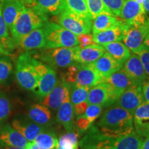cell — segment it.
Listing matches in <instances>:
<instances>
[{
  "mask_svg": "<svg viewBox=\"0 0 149 149\" xmlns=\"http://www.w3.org/2000/svg\"><path fill=\"white\" fill-rule=\"evenodd\" d=\"M0 3L3 18L10 32L19 14L27 4L22 0H0Z\"/></svg>",
  "mask_w": 149,
  "mask_h": 149,
  "instance_id": "18",
  "label": "cell"
},
{
  "mask_svg": "<svg viewBox=\"0 0 149 149\" xmlns=\"http://www.w3.org/2000/svg\"><path fill=\"white\" fill-rule=\"evenodd\" d=\"M106 51L100 44H93L81 48L78 45L74 54V61L79 64H91L102 57Z\"/></svg>",
  "mask_w": 149,
  "mask_h": 149,
  "instance_id": "17",
  "label": "cell"
},
{
  "mask_svg": "<svg viewBox=\"0 0 149 149\" xmlns=\"http://www.w3.org/2000/svg\"><path fill=\"white\" fill-rule=\"evenodd\" d=\"M1 147L2 148V149H28L27 148H24V147H17V146H3Z\"/></svg>",
  "mask_w": 149,
  "mask_h": 149,
  "instance_id": "48",
  "label": "cell"
},
{
  "mask_svg": "<svg viewBox=\"0 0 149 149\" xmlns=\"http://www.w3.org/2000/svg\"><path fill=\"white\" fill-rule=\"evenodd\" d=\"M144 102L141 86L133 85L124 91L113 105L122 108L133 115L136 109Z\"/></svg>",
  "mask_w": 149,
  "mask_h": 149,
  "instance_id": "12",
  "label": "cell"
},
{
  "mask_svg": "<svg viewBox=\"0 0 149 149\" xmlns=\"http://www.w3.org/2000/svg\"><path fill=\"white\" fill-rule=\"evenodd\" d=\"M12 126L15 129L22 133L28 141L31 142L35 137L40 134L44 127L35 122H29L24 120H15L12 122Z\"/></svg>",
  "mask_w": 149,
  "mask_h": 149,
  "instance_id": "23",
  "label": "cell"
},
{
  "mask_svg": "<svg viewBox=\"0 0 149 149\" xmlns=\"http://www.w3.org/2000/svg\"><path fill=\"white\" fill-rule=\"evenodd\" d=\"M148 137V138H149V129L148 130V133H147V135H146V138Z\"/></svg>",
  "mask_w": 149,
  "mask_h": 149,
  "instance_id": "54",
  "label": "cell"
},
{
  "mask_svg": "<svg viewBox=\"0 0 149 149\" xmlns=\"http://www.w3.org/2000/svg\"><path fill=\"white\" fill-rule=\"evenodd\" d=\"M115 138L105 135L97 126L92 125L79 141L81 149H109Z\"/></svg>",
  "mask_w": 149,
  "mask_h": 149,
  "instance_id": "10",
  "label": "cell"
},
{
  "mask_svg": "<svg viewBox=\"0 0 149 149\" xmlns=\"http://www.w3.org/2000/svg\"><path fill=\"white\" fill-rule=\"evenodd\" d=\"M46 46V36L44 27L37 28L20 40L17 46L25 51L42 49Z\"/></svg>",
  "mask_w": 149,
  "mask_h": 149,
  "instance_id": "16",
  "label": "cell"
},
{
  "mask_svg": "<svg viewBox=\"0 0 149 149\" xmlns=\"http://www.w3.org/2000/svg\"><path fill=\"white\" fill-rule=\"evenodd\" d=\"M105 51L113 58L124 64L131 55V52L124 43L120 41L111 42L102 45Z\"/></svg>",
  "mask_w": 149,
  "mask_h": 149,
  "instance_id": "28",
  "label": "cell"
},
{
  "mask_svg": "<svg viewBox=\"0 0 149 149\" xmlns=\"http://www.w3.org/2000/svg\"><path fill=\"white\" fill-rule=\"evenodd\" d=\"M22 1H24L27 5L33 4V0H22Z\"/></svg>",
  "mask_w": 149,
  "mask_h": 149,
  "instance_id": "52",
  "label": "cell"
},
{
  "mask_svg": "<svg viewBox=\"0 0 149 149\" xmlns=\"http://www.w3.org/2000/svg\"><path fill=\"white\" fill-rule=\"evenodd\" d=\"M135 1H137V2L140 5L141 7H142V8H144V6H143V3H144V0H135Z\"/></svg>",
  "mask_w": 149,
  "mask_h": 149,
  "instance_id": "53",
  "label": "cell"
},
{
  "mask_svg": "<svg viewBox=\"0 0 149 149\" xmlns=\"http://www.w3.org/2000/svg\"><path fill=\"white\" fill-rule=\"evenodd\" d=\"M89 89L90 88L77 84H70V100L72 106L86 102Z\"/></svg>",
  "mask_w": 149,
  "mask_h": 149,
  "instance_id": "34",
  "label": "cell"
},
{
  "mask_svg": "<svg viewBox=\"0 0 149 149\" xmlns=\"http://www.w3.org/2000/svg\"><path fill=\"white\" fill-rule=\"evenodd\" d=\"M122 69L130 78L134 85L141 86L148 77L140 59L136 53L131 54L129 58L124 61Z\"/></svg>",
  "mask_w": 149,
  "mask_h": 149,
  "instance_id": "14",
  "label": "cell"
},
{
  "mask_svg": "<svg viewBox=\"0 0 149 149\" xmlns=\"http://www.w3.org/2000/svg\"><path fill=\"white\" fill-rule=\"evenodd\" d=\"M57 121L59 124L64 126L67 131L75 130L74 113L70 97H68L57 109Z\"/></svg>",
  "mask_w": 149,
  "mask_h": 149,
  "instance_id": "22",
  "label": "cell"
},
{
  "mask_svg": "<svg viewBox=\"0 0 149 149\" xmlns=\"http://www.w3.org/2000/svg\"><path fill=\"white\" fill-rule=\"evenodd\" d=\"M126 24L122 19L115 26L111 29L93 34V41L97 44L104 45L111 42L122 40L124 30Z\"/></svg>",
  "mask_w": 149,
  "mask_h": 149,
  "instance_id": "20",
  "label": "cell"
},
{
  "mask_svg": "<svg viewBox=\"0 0 149 149\" xmlns=\"http://www.w3.org/2000/svg\"><path fill=\"white\" fill-rule=\"evenodd\" d=\"M29 143L30 141L13 126L5 125L0 128V146H17L28 148Z\"/></svg>",
  "mask_w": 149,
  "mask_h": 149,
  "instance_id": "15",
  "label": "cell"
},
{
  "mask_svg": "<svg viewBox=\"0 0 149 149\" xmlns=\"http://www.w3.org/2000/svg\"><path fill=\"white\" fill-rule=\"evenodd\" d=\"M57 83V73L54 68L49 66L47 71L40 77L37 88L35 92L39 98H44L53 90Z\"/></svg>",
  "mask_w": 149,
  "mask_h": 149,
  "instance_id": "24",
  "label": "cell"
},
{
  "mask_svg": "<svg viewBox=\"0 0 149 149\" xmlns=\"http://www.w3.org/2000/svg\"><path fill=\"white\" fill-rule=\"evenodd\" d=\"M136 54L139 56L145 72L147 76L149 77V50L144 45H142Z\"/></svg>",
  "mask_w": 149,
  "mask_h": 149,
  "instance_id": "42",
  "label": "cell"
},
{
  "mask_svg": "<svg viewBox=\"0 0 149 149\" xmlns=\"http://www.w3.org/2000/svg\"><path fill=\"white\" fill-rule=\"evenodd\" d=\"M79 134L76 130L74 131H67L59 137L58 140V145L59 147L65 149H78L79 142Z\"/></svg>",
  "mask_w": 149,
  "mask_h": 149,
  "instance_id": "35",
  "label": "cell"
},
{
  "mask_svg": "<svg viewBox=\"0 0 149 149\" xmlns=\"http://www.w3.org/2000/svg\"><path fill=\"white\" fill-rule=\"evenodd\" d=\"M76 47L43 48L39 52L34 53L33 57L51 68H68L73 64L74 54Z\"/></svg>",
  "mask_w": 149,
  "mask_h": 149,
  "instance_id": "5",
  "label": "cell"
},
{
  "mask_svg": "<svg viewBox=\"0 0 149 149\" xmlns=\"http://www.w3.org/2000/svg\"><path fill=\"white\" fill-rule=\"evenodd\" d=\"M146 16L144 8L137 1L135 0H124L120 17L126 24L132 26H139L145 23Z\"/></svg>",
  "mask_w": 149,
  "mask_h": 149,
  "instance_id": "11",
  "label": "cell"
},
{
  "mask_svg": "<svg viewBox=\"0 0 149 149\" xmlns=\"http://www.w3.org/2000/svg\"><path fill=\"white\" fill-rule=\"evenodd\" d=\"M103 109L102 106L97 104H88L84 115L91 123H93L101 115Z\"/></svg>",
  "mask_w": 149,
  "mask_h": 149,
  "instance_id": "40",
  "label": "cell"
},
{
  "mask_svg": "<svg viewBox=\"0 0 149 149\" xmlns=\"http://www.w3.org/2000/svg\"><path fill=\"white\" fill-rule=\"evenodd\" d=\"M77 36L78 42H79V46L81 48L93 45V44H95V43L93 41V35H91L90 33L80 34L77 35Z\"/></svg>",
  "mask_w": 149,
  "mask_h": 149,
  "instance_id": "43",
  "label": "cell"
},
{
  "mask_svg": "<svg viewBox=\"0 0 149 149\" xmlns=\"http://www.w3.org/2000/svg\"><path fill=\"white\" fill-rule=\"evenodd\" d=\"M33 4L46 15H57L64 10V0H33Z\"/></svg>",
  "mask_w": 149,
  "mask_h": 149,
  "instance_id": "29",
  "label": "cell"
},
{
  "mask_svg": "<svg viewBox=\"0 0 149 149\" xmlns=\"http://www.w3.org/2000/svg\"><path fill=\"white\" fill-rule=\"evenodd\" d=\"M64 5L66 10L84 17L91 19L85 0H64Z\"/></svg>",
  "mask_w": 149,
  "mask_h": 149,
  "instance_id": "33",
  "label": "cell"
},
{
  "mask_svg": "<svg viewBox=\"0 0 149 149\" xmlns=\"http://www.w3.org/2000/svg\"><path fill=\"white\" fill-rule=\"evenodd\" d=\"M70 84L61 79L57 81L53 90L44 98L42 104L53 111H56L70 97Z\"/></svg>",
  "mask_w": 149,
  "mask_h": 149,
  "instance_id": "13",
  "label": "cell"
},
{
  "mask_svg": "<svg viewBox=\"0 0 149 149\" xmlns=\"http://www.w3.org/2000/svg\"><path fill=\"white\" fill-rule=\"evenodd\" d=\"M74 124H75V130L77 133L79 134V135H81L91 128V126L93 125V123H91L84 114L77 116Z\"/></svg>",
  "mask_w": 149,
  "mask_h": 149,
  "instance_id": "39",
  "label": "cell"
},
{
  "mask_svg": "<svg viewBox=\"0 0 149 149\" xmlns=\"http://www.w3.org/2000/svg\"><path fill=\"white\" fill-rule=\"evenodd\" d=\"M144 9L146 14H149V0H144L143 3Z\"/></svg>",
  "mask_w": 149,
  "mask_h": 149,
  "instance_id": "47",
  "label": "cell"
},
{
  "mask_svg": "<svg viewBox=\"0 0 149 149\" xmlns=\"http://www.w3.org/2000/svg\"><path fill=\"white\" fill-rule=\"evenodd\" d=\"M0 47L8 52L13 51L16 47L12 37L10 36V31L3 18L1 3H0Z\"/></svg>",
  "mask_w": 149,
  "mask_h": 149,
  "instance_id": "32",
  "label": "cell"
},
{
  "mask_svg": "<svg viewBox=\"0 0 149 149\" xmlns=\"http://www.w3.org/2000/svg\"><path fill=\"white\" fill-rule=\"evenodd\" d=\"M88 106V104L87 103V102H81V103L76 104V105H74L73 106L74 113L76 116H79V115L84 114Z\"/></svg>",
  "mask_w": 149,
  "mask_h": 149,
  "instance_id": "44",
  "label": "cell"
},
{
  "mask_svg": "<svg viewBox=\"0 0 149 149\" xmlns=\"http://www.w3.org/2000/svg\"><path fill=\"white\" fill-rule=\"evenodd\" d=\"M59 25L76 35L90 33L92 30L93 19L84 17L64 9L57 19Z\"/></svg>",
  "mask_w": 149,
  "mask_h": 149,
  "instance_id": "7",
  "label": "cell"
},
{
  "mask_svg": "<svg viewBox=\"0 0 149 149\" xmlns=\"http://www.w3.org/2000/svg\"><path fill=\"white\" fill-rule=\"evenodd\" d=\"M38 59L30 53L24 52L19 55L16 61L15 77L22 88L27 91H35L37 88L40 75L36 69Z\"/></svg>",
  "mask_w": 149,
  "mask_h": 149,
  "instance_id": "4",
  "label": "cell"
},
{
  "mask_svg": "<svg viewBox=\"0 0 149 149\" xmlns=\"http://www.w3.org/2000/svg\"><path fill=\"white\" fill-rule=\"evenodd\" d=\"M11 112V104L9 99L3 93L0 92V122L9 116Z\"/></svg>",
  "mask_w": 149,
  "mask_h": 149,
  "instance_id": "37",
  "label": "cell"
},
{
  "mask_svg": "<svg viewBox=\"0 0 149 149\" xmlns=\"http://www.w3.org/2000/svg\"><path fill=\"white\" fill-rule=\"evenodd\" d=\"M141 91L144 102H149V77H147L141 84Z\"/></svg>",
  "mask_w": 149,
  "mask_h": 149,
  "instance_id": "45",
  "label": "cell"
},
{
  "mask_svg": "<svg viewBox=\"0 0 149 149\" xmlns=\"http://www.w3.org/2000/svg\"><path fill=\"white\" fill-rule=\"evenodd\" d=\"M91 64L104 78L121 70L123 66L122 63L113 58L107 52H105L97 60Z\"/></svg>",
  "mask_w": 149,
  "mask_h": 149,
  "instance_id": "21",
  "label": "cell"
},
{
  "mask_svg": "<svg viewBox=\"0 0 149 149\" xmlns=\"http://www.w3.org/2000/svg\"><path fill=\"white\" fill-rule=\"evenodd\" d=\"M48 21L47 15L34 4L24 6L13 26L10 33L17 46L24 36L37 28L42 27Z\"/></svg>",
  "mask_w": 149,
  "mask_h": 149,
  "instance_id": "2",
  "label": "cell"
},
{
  "mask_svg": "<svg viewBox=\"0 0 149 149\" xmlns=\"http://www.w3.org/2000/svg\"><path fill=\"white\" fill-rule=\"evenodd\" d=\"M102 1L113 15L116 17L120 16L124 0H102Z\"/></svg>",
  "mask_w": 149,
  "mask_h": 149,
  "instance_id": "41",
  "label": "cell"
},
{
  "mask_svg": "<svg viewBox=\"0 0 149 149\" xmlns=\"http://www.w3.org/2000/svg\"><path fill=\"white\" fill-rule=\"evenodd\" d=\"M85 1L92 19L100 14L113 15L107 7L104 4L102 0H85Z\"/></svg>",
  "mask_w": 149,
  "mask_h": 149,
  "instance_id": "36",
  "label": "cell"
},
{
  "mask_svg": "<svg viewBox=\"0 0 149 149\" xmlns=\"http://www.w3.org/2000/svg\"><path fill=\"white\" fill-rule=\"evenodd\" d=\"M104 81L120 95L134 85L132 80L122 68L104 78Z\"/></svg>",
  "mask_w": 149,
  "mask_h": 149,
  "instance_id": "26",
  "label": "cell"
},
{
  "mask_svg": "<svg viewBox=\"0 0 149 149\" xmlns=\"http://www.w3.org/2000/svg\"><path fill=\"white\" fill-rule=\"evenodd\" d=\"M57 149H65V148H61V147H59V146H58V147H57Z\"/></svg>",
  "mask_w": 149,
  "mask_h": 149,
  "instance_id": "55",
  "label": "cell"
},
{
  "mask_svg": "<svg viewBox=\"0 0 149 149\" xmlns=\"http://www.w3.org/2000/svg\"><path fill=\"white\" fill-rule=\"evenodd\" d=\"M97 126L102 133L113 138L135 131L133 115L115 105L108 107Z\"/></svg>",
  "mask_w": 149,
  "mask_h": 149,
  "instance_id": "1",
  "label": "cell"
},
{
  "mask_svg": "<svg viewBox=\"0 0 149 149\" xmlns=\"http://www.w3.org/2000/svg\"><path fill=\"white\" fill-rule=\"evenodd\" d=\"M142 137L135 131L117 137L109 149H140Z\"/></svg>",
  "mask_w": 149,
  "mask_h": 149,
  "instance_id": "27",
  "label": "cell"
},
{
  "mask_svg": "<svg viewBox=\"0 0 149 149\" xmlns=\"http://www.w3.org/2000/svg\"><path fill=\"white\" fill-rule=\"evenodd\" d=\"M133 124L136 133L141 137H146L149 129V102H144L136 109Z\"/></svg>",
  "mask_w": 149,
  "mask_h": 149,
  "instance_id": "19",
  "label": "cell"
},
{
  "mask_svg": "<svg viewBox=\"0 0 149 149\" xmlns=\"http://www.w3.org/2000/svg\"><path fill=\"white\" fill-rule=\"evenodd\" d=\"M140 149H149V138H147L142 141Z\"/></svg>",
  "mask_w": 149,
  "mask_h": 149,
  "instance_id": "46",
  "label": "cell"
},
{
  "mask_svg": "<svg viewBox=\"0 0 149 149\" xmlns=\"http://www.w3.org/2000/svg\"><path fill=\"white\" fill-rule=\"evenodd\" d=\"M143 45H144L145 47H146L149 50V33L147 35L146 38H145L144 43H143Z\"/></svg>",
  "mask_w": 149,
  "mask_h": 149,
  "instance_id": "49",
  "label": "cell"
},
{
  "mask_svg": "<svg viewBox=\"0 0 149 149\" xmlns=\"http://www.w3.org/2000/svg\"><path fill=\"white\" fill-rule=\"evenodd\" d=\"M0 55H10V53H9V52L6 51V50L3 49L1 47H0Z\"/></svg>",
  "mask_w": 149,
  "mask_h": 149,
  "instance_id": "51",
  "label": "cell"
},
{
  "mask_svg": "<svg viewBox=\"0 0 149 149\" xmlns=\"http://www.w3.org/2000/svg\"><path fill=\"white\" fill-rule=\"evenodd\" d=\"M28 149H41L40 147H38L36 144H35L33 141H31V142L29 143V147H28Z\"/></svg>",
  "mask_w": 149,
  "mask_h": 149,
  "instance_id": "50",
  "label": "cell"
},
{
  "mask_svg": "<svg viewBox=\"0 0 149 149\" xmlns=\"http://www.w3.org/2000/svg\"><path fill=\"white\" fill-rule=\"evenodd\" d=\"M120 95L109 84L104 81L89 89L86 102L88 104L109 107L114 104Z\"/></svg>",
  "mask_w": 149,
  "mask_h": 149,
  "instance_id": "8",
  "label": "cell"
},
{
  "mask_svg": "<svg viewBox=\"0 0 149 149\" xmlns=\"http://www.w3.org/2000/svg\"><path fill=\"white\" fill-rule=\"evenodd\" d=\"M33 142L41 149H57L58 139L53 131L43 130L35 137Z\"/></svg>",
  "mask_w": 149,
  "mask_h": 149,
  "instance_id": "31",
  "label": "cell"
},
{
  "mask_svg": "<svg viewBox=\"0 0 149 149\" xmlns=\"http://www.w3.org/2000/svg\"><path fill=\"white\" fill-rule=\"evenodd\" d=\"M61 79L70 84H77L91 88L103 82L104 77L97 70L92 64H79L74 62L68 67V70Z\"/></svg>",
  "mask_w": 149,
  "mask_h": 149,
  "instance_id": "3",
  "label": "cell"
},
{
  "mask_svg": "<svg viewBox=\"0 0 149 149\" xmlns=\"http://www.w3.org/2000/svg\"><path fill=\"white\" fill-rule=\"evenodd\" d=\"M149 33V17L143 25L139 26H132L126 24L124 30L122 40L128 49L136 53Z\"/></svg>",
  "mask_w": 149,
  "mask_h": 149,
  "instance_id": "9",
  "label": "cell"
},
{
  "mask_svg": "<svg viewBox=\"0 0 149 149\" xmlns=\"http://www.w3.org/2000/svg\"><path fill=\"white\" fill-rule=\"evenodd\" d=\"M29 118L32 122L43 127L49 126L52 123L51 112L47 107L41 104H33L29 110Z\"/></svg>",
  "mask_w": 149,
  "mask_h": 149,
  "instance_id": "25",
  "label": "cell"
},
{
  "mask_svg": "<svg viewBox=\"0 0 149 149\" xmlns=\"http://www.w3.org/2000/svg\"><path fill=\"white\" fill-rule=\"evenodd\" d=\"M43 27L46 36V46L44 48H70L79 45L77 35L59 24L48 21Z\"/></svg>",
  "mask_w": 149,
  "mask_h": 149,
  "instance_id": "6",
  "label": "cell"
},
{
  "mask_svg": "<svg viewBox=\"0 0 149 149\" xmlns=\"http://www.w3.org/2000/svg\"><path fill=\"white\" fill-rule=\"evenodd\" d=\"M92 24L93 34L111 29L117 25L121 19L110 14H100L93 19Z\"/></svg>",
  "mask_w": 149,
  "mask_h": 149,
  "instance_id": "30",
  "label": "cell"
},
{
  "mask_svg": "<svg viewBox=\"0 0 149 149\" xmlns=\"http://www.w3.org/2000/svg\"><path fill=\"white\" fill-rule=\"evenodd\" d=\"M13 72V65L6 59H0V83H4Z\"/></svg>",
  "mask_w": 149,
  "mask_h": 149,
  "instance_id": "38",
  "label": "cell"
}]
</instances>
